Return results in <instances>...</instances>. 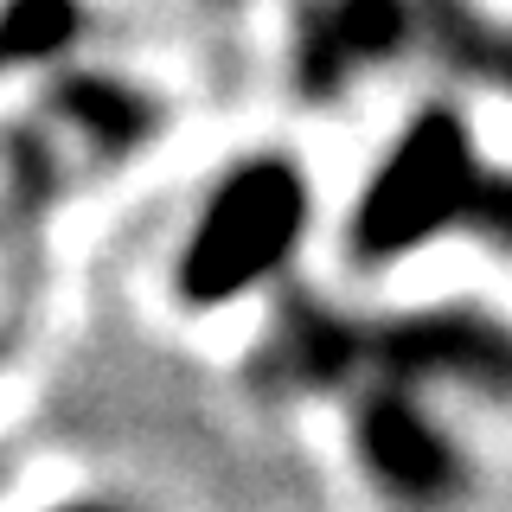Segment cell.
<instances>
[{"label":"cell","mask_w":512,"mask_h":512,"mask_svg":"<svg viewBox=\"0 0 512 512\" xmlns=\"http://www.w3.org/2000/svg\"><path fill=\"white\" fill-rule=\"evenodd\" d=\"M64 512H116V506H64Z\"/></svg>","instance_id":"cell-8"},{"label":"cell","mask_w":512,"mask_h":512,"mask_svg":"<svg viewBox=\"0 0 512 512\" xmlns=\"http://www.w3.org/2000/svg\"><path fill=\"white\" fill-rule=\"evenodd\" d=\"M52 109L71 128H84V141H90V148H103V154L141 148V141L154 135V122H160L154 96H141V90H128V84H109V77H71V84H58Z\"/></svg>","instance_id":"cell-6"},{"label":"cell","mask_w":512,"mask_h":512,"mask_svg":"<svg viewBox=\"0 0 512 512\" xmlns=\"http://www.w3.org/2000/svg\"><path fill=\"white\" fill-rule=\"evenodd\" d=\"M269 365L288 384H340L346 372H359V320L333 314L327 301L314 295H288L282 320H276V346H269Z\"/></svg>","instance_id":"cell-5"},{"label":"cell","mask_w":512,"mask_h":512,"mask_svg":"<svg viewBox=\"0 0 512 512\" xmlns=\"http://www.w3.org/2000/svg\"><path fill=\"white\" fill-rule=\"evenodd\" d=\"M308 218H314V186L295 160L263 154L231 167L212 186L180 250V301L186 308H224V301L250 295L256 282L276 276L295 256Z\"/></svg>","instance_id":"cell-2"},{"label":"cell","mask_w":512,"mask_h":512,"mask_svg":"<svg viewBox=\"0 0 512 512\" xmlns=\"http://www.w3.org/2000/svg\"><path fill=\"white\" fill-rule=\"evenodd\" d=\"M352 448L365 455V474L404 506H448L468 487V468H461L455 442L436 429V416H423L410 384L384 378L372 397H359V410H352Z\"/></svg>","instance_id":"cell-3"},{"label":"cell","mask_w":512,"mask_h":512,"mask_svg":"<svg viewBox=\"0 0 512 512\" xmlns=\"http://www.w3.org/2000/svg\"><path fill=\"white\" fill-rule=\"evenodd\" d=\"M448 224H474L480 237L500 244L506 237V186L480 167L468 116L436 103L397 135V148L372 173L365 199L352 205L346 256L359 269H384L404 250H416L423 237L448 231Z\"/></svg>","instance_id":"cell-1"},{"label":"cell","mask_w":512,"mask_h":512,"mask_svg":"<svg viewBox=\"0 0 512 512\" xmlns=\"http://www.w3.org/2000/svg\"><path fill=\"white\" fill-rule=\"evenodd\" d=\"M359 365H378L391 384L468 378L480 391H506V333L474 308H429L359 327Z\"/></svg>","instance_id":"cell-4"},{"label":"cell","mask_w":512,"mask_h":512,"mask_svg":"<svg viewBox=\"0 0 512 512\" xmlns=\"http://www.w3.org/2000/svg\"><path fill=\"white\" fill-rule=\"evenodd\" d=\"M77 26H84L77 0H7V13H0V64L58 58L77 39Z\"/></svg>","instance_id":"cell-7"}]
</instances>
